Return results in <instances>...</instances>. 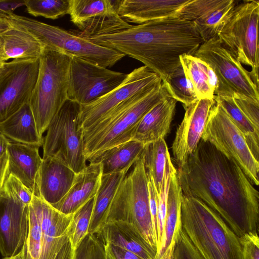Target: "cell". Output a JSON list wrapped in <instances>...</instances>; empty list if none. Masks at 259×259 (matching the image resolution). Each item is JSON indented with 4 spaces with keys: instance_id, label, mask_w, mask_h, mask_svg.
Segmentation results:
<instances>
[{
    "instance_id": "14",
    "label": "cell",
    "mask_w": 259,
    "mask_h": 259,
    "mask_svg": "<svg viewBox=\"0 0 259 259\" xmlns=\"http://www.w3.org/2000/svg\"><path fill=\"white\" fill-rule=\"evenodd\" d=\"M118 0H69L71 21L83 37L111 34L128 28L131 25L118 14Z\"/></svg>"
},
{
    "instance_id": "39",
    "label": "cell",
    "mask_w": 259,
    "mask_h": 259,
    "mask_svg": "<svg viewBox=\"0 0 259 259\" xmlns=\"http://www.w3.org/2000/svg\"><path fill=\"white\" fill-rule=\"evenodd\" d=\"M74 259H104L103 245L96 233L88 234L75 250Z\"/></svg>"
},
{
    "instance_id": "44",
    "label": "cell",
    "mask_w": 259,
    "mask_h": 259,
    "mask_svg": "<svg viewBox=\"0 0 259 259\" xmlns=\"http://www.w3.org/2000/svg\"><path fill=\"white\" fill-rule=\"evenodd\" d=\"M25 6L24 0L0 1V16L10 15L19 7Z\"/></svg>"
},
{
    "instance_id": "38",
    "label": "cell",
    "mask_w": 259,
    "mask_h": 259,
    "mask_svg": "<svg viewBox=\"0 0 259 259\" xmlns=\"http://www.w3.org/2000/svg\"><path fill=\"white\" fill-rule=\"evenodd\" d=\"M174 167L171 160L170 154H169L166 161L164 175L160 192L157 193L156 191L157 202V252L156 256L159 250L163 236L168 190L171 170Z\"/></svg>"
},
{
    "instance_id": "11",
    "label": "cell",
    "mask_w": 259,
    "mask_h": 259,
    "mask_svg": "<svg viewBox=\"0 0 259 259\" xmlns=\"http://www.w3.org/2000/svg\"><path fill=\"white\" fill-rule=\"evenodd\" d=\"M201 139L210 142L234 162L252 185L258 186L259 161L253 156L242 133L216 101L210 110Z\"/></svg>"
},
{
    "instance_id": "13",
    "label": "cell",
    "mask_w": 259,
    "mask_h": 259,
    "mask_svg": "<svg viewBox=\"0 0 259 259\" xmlns=\"http://www.w3.org/2000/svg\"><path fill=\"white\" fill-rule=\"evenodd\" d=\"M39 59H13L0 73V123L28 103L35 84Z\"/></svg>"
},
{
    "instance_id": "30",
    "label": "cell",
    "mask_w": 259,
    "mask_h": 259,
    "mask_svg": "<svg viewBox=\"0 0 259 259\" xmlns=\"http://www.w3.org/2000/svg\"><path fill=\"white\" fill-rule=\"evenodd\" d=\"M145 146L142 142L131 140L108 150L91 162L101 164L103 175L128 172L141 155Z\"/></svg>"
},
{
    "instance_id": "40",
    "label": "cell",
    "mask_w": 259,
    "mask_h": 259,
    "mask_svg": "<svg viewBox=\"0 0 259 259\" xmlns=\"http://www.w3.org/2000/svg\"><path fill=\"white\" fill-rule=\"evenodd\" d=\"M9 196L26 205H29L33 194L18 179L9 175L1 190Z\"/></svg>"
},
{
    "instance_id": "46",
    "label": "cell",
    "mask_w": 259,
    "mask_h": 259,
    "mask_svg": "<svg viewBox=\"0 0 259 259\" xmlns=\"http://www.w3.org/2000/svg\"><path fill=\"white\" fill-rule=\"evenodd\" d=\"M176 239L172 240L169 246L166 248L159 259H174V253Z\"/></svg>"
},
{
    "instance_id": "31",
    "label": "cell",
    "mask_w": 259,
    "mask_h": 259,
    "mask_svg": "<svg viewBox=\"0 0 259 259\" xmlns=\"http://www.w3.org/2000/svg\"><path fill=\"white\" fill-rule=\"evenodd\" d=\"M127 172L123 171L102 175L100 187L95 196L89 233H95L103 224L117 188Z\"/></svg>"
},
{
    "instance_id": "23",
    "label": "cell",
    "mask_w": 259,
    "mask_h": 259,
    "mask_svg": "<svg viewBox=\"0 0 259 259\" xmlns=\"http://www.w3.org/2000/svg\"><path fill=\"white\" fill-rule=\"evenodd\" d=\"M39 148L10 140L7 150L9 175L18 179L34 195L38 197L36 181L42 160Z\"/></svg>"
},
{
    "instance_id": "49",
    "label": "cell",
    "mask_w": 259,
    "mask_h": 259,
    "mask_svg": "<svg viewBox=\"0 0 259 259\" xmlns=\"http://www.w3.org/2000/svg\"><path fill=\"white\" fill-rule=\"evenodd\" d=\"M9 24L1 16H0V33L8 27Z\"/></svg>"
},
{
    "instance_id": "26",
    "label": "cell",
    "mask_w": 259,
    "mask_h": 259,
    "mask_svg": "<svg viewBox=\"0 0 259 259\" xmlns=\"http://www.w3.org/2000/svg\"><path fill=\"white\" fill-rule=\"evenodd\" d=\"M96 232L108 242L130 251L143 259L156 258L155 252L135 229L124 222H106Z\"/></svg>"
},
{
    "instance_id": "3",
    "label": "cell",
    "mask_w": 259,
    "mask_h": 259,
    "mask_svg": "<svg viewBox=\"0 0 259 259\" xmlns=\"http://www.w3.org/2000/svg\"><path fill=\"white\" fill-rule=\"evenodd\" d=\"M168 96L162 82L131 97L83 130V154L87 161L91 162L108 150L132 140L140 119Z\"/></svg>"
},
{
    "instance_id": "48",
    "label": "cell",
    "mask_w": 259,
    "mask_h": 259,
    "mask_svg": "<svg viewBox=\"0 0 259 259\" xmlns=\"http://www.w3.org/2000/svg\"><path fill=\"white\" fill-rule=\"evenodd\" d=\"M3 259H25L24 247L23 249L17 254L9 257H4Z\"/></svg>"
},
{
    "instance_id": "28",
    "label": "cell",
    "mask_w": 259,
    "mask_h": 259,
    "mask_svg": "<svg viewBox=\"0 0 259 259\" xmlns=\"http://www.w3.org/2000/svg\"><path fill=\"white\" fill-rule=\"evenodd\" d=\"M185 75L192 84L198 99H213L217 78L210 66L194 55L180 57Z\"/></svg>"
},
{
    "instance_id": "8",
    "label": "cell",
    "mask_w": 259,
    "mask_h": 259,
    "mask_svg": "<svg viewBox=\"0 0 259 259\" xmlns=\"http://www.w3.org/2000/svg\"><path fill=\"white\" fill-rule=\"evenodd\" d=\"M80 109V104L67 99L51 121L42 145V158H57L75 173L87 165L79 123Z\"/></svg>"
},
{
    "instance_id": "9",
    "label": "cell",
    "mask_w": 259,
    "mask_h": 259,
    "mask_svg": "<svg viewBox=\"0 0 259 259\" xmlns=\"http://www.w3.org/2000/svg\"><path fill=\"white\" fill-rule=\"evenodd\" d=\"M259 1L236 5L217 34L221 43L243 64L251 67L252 79L258 87V22Z\"/></svg>"
},
{
    "instance_id": "51",
    "label": "cell",
    "mask_w": 259,
    "mask_h": 259,
    "mask_svg": "<svg viewBox=\"0 0 259 259\" xmlns=\"http://www.w3.org/2000/svg\"><path fill=\"white\" fill-rule=\"evenodd\" d=\"M103 252H104V259H112V258L109 255V254L105 250L104 248H103Z\"/></svg>"
},
{
    "instance_id": "29",
    "label": "cell",
    "mask_w": 259,
    "mask_h": 259,
    "mask_svg": "<svg viewBox=\"0 0 259 259\" xmlns=\"http://www.w3.org/2000/svg\"><path fill=\"white\" fill-rule=\"evenodd\" d=\"M183 193L174 167L171 172L168 190L166 211L164 224L163 236L156 259H159L172 240L176 239L181 226V206Z\"/></svg>"
},
{
    "instance_id": "16",
    "label": "cell",
    "mask_w": 259,
    "mask_h": 259,
    "mask_svg": "<svg viewBox=\"0 0 259 259\" xmlns=\"http://www.w3.org/2000/svg\"><path fill=\"white\" fill-rule=\"evenodd\" d=\"M29 205L0 192V252L4 257L17 254L27 242Z\"/></svg>"
},
{
    "instance_id": "17",
    "label": "cell",
    "mask_w": 259,
    "mask_h": 259,
    "mask_svg": "<svg viewBox=\"0 0 259 259\" xmlns=\"http://www.w3.org/2000/svg\"><path fill=\"white\" fill-rule=\"evenodd\" d=\"M40 205L42 238L39 259H74L75 251L69 236L73 213H62L41 198Z\"/></svg>"
},
{
    "instance_id": "10",
    "label": "cell",
    "mask_w": 259,
    "mask_h": 259,
    "mask_svg": "<svg viewBox=\"0 0 259 259\" xmlns=\"http://www.w3.org/2000/svg\"><path fill=\"white\" fill-rule=\"evenodd\" d=\"M194 56L206 62L217 78L214 96L239 95L259 102L258 87L247 70L218 37L204 41Z\"/></svg>"
},
{
    "instance_id": "24",
    "label": "cell",
    "mask_w": 259,
    "mask_h": 259,
    "mask_svg": "<svg viewBox=\"0 0 259 259\" xmlns=\"http://www.w3.org/2000/svg\"><path fill=\"white\" fill-rule=\"evenodd\" d=\"M177 102L168 96L151 108L139 121L132 140L147 145L164 138L169 132Z\"/></svg>"
},
{
    "instance_id": "2",
    "label": "cell",
    "mask_w": 259,
    "mask_h": 259,
    "mask_svg": "<svg viewBox=\"0 0 259 259\" xmlns=\"http://www.w3.org/2000/svg\"><path fill=\"white\" fill-rule=\"evenodd\" d=\"M84 38L140 61L158 74L162 82L181 65V55H194L204 42L193 22L178 16Z\"/></svg>"
},
{
    "instance_id": "20",
    "label": "cell",
    "mask_w": 259,
    "mask_h": 259,
    "mask_svg": "<svg viewBox=\"0 0 259 259\" xmlns=\"http://www.w3.org/2000/svg\"><path fill=\"white\" fill-rule=\"evenodd\" d=\"M76 174L57 158H42L36 181L39 197L51 205L58 202L69 191Z\"/></svg>"
},
{
    "instance_id": "37",
    "label": "cell",
    "mask_w": 259,
    "mask_h": 259,
    "mask_svg": "<svg viewBox=\"0 0 259 259\" xmlns=\"http://www.w3.org/2000/svg\"><path fill=\"white\" fill-rule=\"evenodd\" d=\"M26 11L35 17L57 19L69 12V0H24Z\"/></svg>"
},
{
    "instance_id": "43",
    "label": "cell",
    "mask_w": 259,
    "mask_h": 259,
    "mask_svg": "<svg viewBox=\"0 0 259 259\" xmlns=\"http://www.w3.org/2000/svg\"><path fill=\"white\" fill-rule=\"evenodd\" d=\"M96 233L100 239L104 249L112 259H143L130 251L108 242Z\"/></svg>"
},
{
    "instance_id": "32",
    "label": "cell",
    "mask_w": 259,
    "mask_h": 259,
    "mask_svg": "<svg viewBox=\"0 0 259 259\" xmlns=\"http://www.w3.org/2000/svg\"><path fill=\"white\" fill-rule=\"evenodd\" d=\"M214 99L242 133L253 156L258 161L259 130L238 106L233 96H214Z\"/></svg>"
},
{
    "instance_id": "50",
    "label": "cell",
    "mask_w": 259,
    "mask_h": 259,
    "mask_svg": "<svg viewBox=\"0 0 259 259\" xmlns=\"http://www.w3.org/2000/svg\"><path fill=\"white\" fill-rule=\"evenodd\" d=\"M24 249H25V259H32V257L31 256L30 254H29V253L28 251L27 242L25 245Z\"/></svg>"
},
{
    "instance_id": "18",
    "label": "cell",
    "mask_w": 259,
    "mask_h": 259,
    "mask_svg": "<svg viewBox=\"0 0 259 259\" xmlns=\"http://www.w3.org/2000/svg\"><path fill=\"white\" fill-rule=\"evenodd\" d=\"M215 102L214 98L198 99L184 106V116L177 128L171 147L173 159L178 169L183 168L196 150Z\"/></svg>"
},
{
    "instance_id": "5",
    "label": "cell",
    "mask_w": 259,
    "mask_h": 259,
    "mask_svg": "<svg viewBox=\"0 0 259 259\" xmlns=\"http://www.w3.org/2000/svg\"><path fill=\"white\" fill-rule=\"evenodd\" d=\"M143 152L119 184L103 224L113 221L128 224L155 252L156 256L157 243L150 212L149 180Z\"/></svg>"
},
{
    "instance_id": "25",
    "label": "cell",
    "mask_w": 259,
    "mask_h": 259,
    "mask_svg": "<svg viewBox=\"0 0 259 259\" xmlns=\"http://www.w3.org/2000/svg\"><path fill=\"white\" fill-rule=\"evenodd\" d=\"M9 24L0 33V61L10 59H39L44 46L26 31Z\"/></svg>"
},
{
    "instance_id": "21",
    "label": "cell",
    "mask_w": 259,
    "mask_h": 259,
    "mask_svg": "<svg viewBox=\"0 0 259 259\" xmlns=\"http://www.w3.org/2000/svg\"><path fill=\"white\" fill-rule=\"evenodd\" d=\"M191 0H118V14L126 22L141 24L178 16Z\"/></svg>"
},
{
    "instance_id": "12",
    "label": "cell",
    "mask_w": 259,
    "mask_h": 259,
    "mask_svg": "<svg viewBox=\"0 0 259 259\" xmlns=\"http://www.w3.org/2000/svg\"><path fill=\"white\" fill-rule=\"evenodd\" d=\"M127 74L112 71L79 57H71L68 99L80 105L90 103L119 86Z\"/></svg>"
},
{
    "instance_id": "4",
    "label": "cell",
    "mask_w": 259,
    "mask_h": 259,
    "mask_svg": "<svg viewBox=\"0 0 259 259\" xmlns=\"http://www.w3.org/2000/svg\"><path fill=\"white\" fill-rule=\"evenodd\" d=\"M181 226L203 259H243L240 237L202 201L183 194Z\"/></svg>"
},
{
    "instance_id": "45",
    "label": "cell",
    "mask_w": 259,
    "mask_h": 259,
    "mask_svg": "<svg viewBox=\"0 0 259 259\" xmlns=\"http://www.w3.org/2000/svg\"><path fill=\"white\" fill-rule=\"evenodd\" d=\"M8 167V156L6 152L0 156V192L9 175Z\"/></svg>"
},
{
    "instance_id": "27",
    "label": "cell",
    "mask_w": 259,
    "mask_h": 259,
    "mask_svg": "<svg viewBox=\"0 0 259 259\" xmlns=\"http://www.w3.org/2000/svg\"><path fill=\"white\" fill-rule=\"evenodd\" d=\"M0 133L11 141L42 147L34 118L28 103L0 123Z\"/></svg>"
},
{
    "instance_id": "6",
    "label": "cell",
    "mask_w": 259,
    "mask_h": 259,
    "mask_svg": "<svg viewBox=\"0 0 259 259\" xmlns=\"http://www.w3.org/2000/svg\"><path fill=\"white\" fill-rule=\"evenodd\" d=\"M72 55L44 47L37 80L28 104L39 136L43 139L51 121L68 99Z\"/></svg>"
},
{
    "instance_id": "15",
    "label": "cell",
    "mask_w": 259,
    "mask_h": 259,
    "mask_svg": "<svg viewBox=\"0 0 259 259\" xmlns=\"http://www.w3.org/2000/svg\"><path fill=\"white\" fill-rule=\"evenodd\" d=\"M162 82L161 77L147 66L135 69L127 74L121 84L112 91L90 103L81 105L79 123L82 131L131 97L154 89Z\"/></svg>"
},
{
    "instance_id": "47",
    "label": "cell",
    "mask_w": 259,
    "mask_h": 259,
    "mask_svg": "<svg viewBox=\"0 0 259 259\" xmlns=\"http://www.w3.org/2000/svg\"><path fill=\"white\" fill-rule=\"evenodd\" d=\"M10 142V139L0 133V156L7 152Z\"/></svg>"
},
{
    "instance_id": "35",
    "label": "cell",
    "mask_w": 259,
    "mask_h": 259,
    "mask_svg": "<svg viewBox=\"0 0 259 259\" xmlns=\"http://www.w3.org/2000/svg\"><path fill=\"white\" fill-rule=\"evenodd\" d=\"M40 200L39 197L33 195L29 205V230L27 245L32 259H39L41 249L42 231Z\"/></svg>"
},
{
    "instance_id": "36",
    "label": "cell",
    "mask_w": 259,
    "mask_h": 259,
    "mask_svg": "<svg viewBox=\"0 0 259 259\" xmlns=\"http://www.w3.org/2000/svg\"><path fill=\"white\" fill-rule=\"evenodd\" d=\"M95 196L90 199L73 214L69 228V236L73 249L75 251L89 233Z\"/></svg>"
},
{
    "instance_id": "33",
    "label": "cell",
    "mask_w": 259,
    "mask_h": 259,
    "mask_svg": "<svg viewBox=\"0 0 259 259\" xmlns=\"http://www.w3.org/2000/svg\"><path fill=\"white\" fill-rule=\"evenodd\" d=\"M144 165L157 193L160 191L167 157L169 154L164 138L146 145L144 150Z\"/></svg>"
},
{
    "instance_id": "41",
    "label": "cell",
    "mask_w": 259,
    "mask_h": 259,
    "mask_svg": "<svg viewBox=\"0 0 259 259\" xmlns=\"http://www.w3.org/2000/svg\"><path fill=\"white\" fill-rule=\"evenodd\" d=\"M174 259H203L182 227L177 235Z\"/></svg>"
},
{
    "instance_id": "52",
    "label": "cell",
    "mask_w": 259,
    "mask_h": 259,
    "mask_svg": "<svg viewBox=\"0 0 259 259\" xmlns=\"http://www.w3.org/2000/svg\"><path fill=\"white\" fill-rule=\"evenodd\" d=\"M6 62L0 61V73L2 71Z\"/></svg>"
},
{
    "instance_id": "19",
    "label": "cell",
    "mask_w": 259,
    "mask_h": 259,
    "mask_svg": "<svg viewBox=\"0 0 259 259\" xmlns=\"http://www.w3.org/2000/svg\"><path fill=\"white\" fill-rule=\"evenodd\" d=\"M235 6L234 0H191L178 17L193 22L205 41L217 35Z\"/></svg>"
},
{
    "instance_id": "22",
    "label": "cell",
    "mask_w": 259,
    "mask_h": 259,
    "mask_svg": "<svg viewBox=\"0 0 259 259\" xmlns=\"http://www.w3.org/2000/svg\"><path fill=\"white\" fill-rule=\"evenodd\" d=\"M102 176L101 164L90 162L76 173L73 184L65 196L58 202L51 205L59 212L70 214L94 197L100 185Z\"/></svg>"
},
{
    "instance_id": "7",
    "label": "cell",
    "mask_w": 259,
    "mask_h": 259,
    "mask_svg": "<svg viewBox=\"0 0 259 259\" xmlns=\"http://www.w3.org/2000/svg\"><path fill=\"white\" fill-rule=\"evenodd\" d=\"M2 17L10 25L31 34L44 47L64 52L103 67L113 66L125 56L58 26L14 13Z\"/></svg>"
},
{
    "instance_id": "42",
    "label": "cell",
    "mask_w": 259,
    "mask_h": 259,
    "mask_svg": "<svg viewBox=\"0 0 259 259\" xmlns=\"http://www.w3.org/2000/svg\"><path fill=\"white\" fill-rule=\"evenodd\" d=\"M242 247L243 259H259L258 232L246 234L240 237Z\"/></svg>"
},
{
    "instance_id": "34",
    "label": "cell",
    "mask_w": 259,
    "mask_h": 259,
    "mask_svg": "<svg viewBox=\"0 0 259 259\" xmlns=\"http://www.w3.org/2000/svg\"><path fill=\"white\" fill-rule=\"evenodd\" d=\"M169 97L188 106L198 100L193 88L187 79L181 65L162 81Z\"/></svg>"
},
{
    "instance_id": "1",
    "label": "cell",
    "mask_w": 259,
    "mask_h": 259,
    "mask_svg": "<svg viewBox=\"0 0 259 259\" xmlns=\"http://www.w3.org/2000/svg\"><path fill=\"white\" fill-rule=\"evenodd\" d=\"M177 176L184 195L215 211L239 237L258 232L259 192L242 169L202 139Z\"/></svg>"
}]
</instances>
